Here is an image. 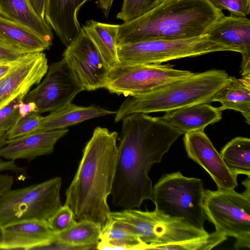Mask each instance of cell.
<instances>
[{
  "mask_svg": "<svg viewBox=\"0 0 250 250\" xmlns=\"http://www.w3.org/2000/svg\"><path fill=\"white\" fill-rule=\"evenodd\" d=\"M122 121L110 195L115 207L134 208L152 200L148 172L183 134L161 117L147 114H131Z\"/></svg>",
  "mask_w": 250,
  "mask_h": 250,
  "instance_id": "obj_1",
  "label": "cell"
},
{
  "mask_svg": "<svg viewBox=\"0 0 250 250\" xmlns=\"http://www.w3.org/2000/svg\"><path fill=\"white\" fill-rule=\"evenodd\" d=\"M118 133L98 126L83 150L75 176L65 191L64 205L76 221L89 220L102 228L109 219L107 199L116 164Z\"/></svg>",
  "mask_w": 250,
  "mask_h": 250,
  "instance_id": "obj_2",
  "label": "cell"
},
{
  "mask_svg": "<svg viewBox=\"0 0 250 250\" xmlns=\"http://www.w3.org/2000/svg\"><path fill=\"white\" fill-rule=\"evenodd\" d=\"M224 16L208 0H161L147 13L119 25L117 45L201 36Z\"/></svg>",
  "mask_w": 250,
  "mask_h": 250,
  "instance_id": "obj_3",
  "label": "cell"
},
{
  "mask_svg": "<svg viewBox=\"0 0 250 250\" xmlns=\"http://www.w3.org/2000/svg\"><path fill=\"white\" fill-rule=\"evenodd\" d=\"M229 77L224 70L210 69L195 73L145 94L128 96L116 111L115 122L133 113L167 112L195 104L210 103Z\"/></svg>",
  "mask_w": 250,
  "mask_h": 250,
  "instance_id": "obj_4",
  "label": "cell"
},
{
  "mask_svg": "<svg viewBox=\"0 0 250 250\" xmlns=\"http://www.w3.org/2000/svg\"><path fill=\"white\" fill-rule=\"evenodd\" d=\"M205 190L201 179L186 177L177 171L165 174L159 179L153 187L152 201L158 211L204 229Z\"/></svg>",
  "mask_w": 250,
  "mask_h": 250,
  "instance_id": "obj_5",
  "label": "cell"
},
{
  "mask_svg": "<svg viewBox=\"0 0 250 250\" xmlns=\"http://www.w3.org/2000/svg\"><path fill=\"white\" fill-rule=\"evenodd\" d=\"M121 223L139 238L144 250H161L166 246L198 239L208 234L205 229H198L182 219L156 209H127L121 216Z\"/></svg>",
  "mask_w": 250,
  "mask_h": 250,
  "instance_id": "obj_6",
  "label": "cell"
},
{
  "mask_svg": "<svg viewBox=\"0 0 250 250\" xmlns=\"http://www.w3.org/2000/svg\"><path fill=\"white\" fill-rule=\"evenodd\" d=\"M241 193L234 189L205 190L203 207L216 231L236 239V250L250 248V187Z\"/></svg>",
  "mask_w": 250,
  "mask_h": 250,
  "instance_id": "obj_7",
  "label": "cell"
},
{
  "mask_svg": "<svg viewBox=\"0 0 250 250\" xmlns=\"http://www.w3.org/2000/svg\"><path fill=\"white\" fill-rule=\"evenodd\" d=\"M232 48L210 40L207 34L188 39L157 40L117 45L120 63H162Z\"/></svg>",
  "mask_w": 250,
  "mask_h": 250,
  "instance_id": "obj_8",
  "label": "cell"
},
{
  "mask_svg": "<svg viewBox=\"0 0 250 250\" xmlns=\"http://www.w3.org/2000/svg\"><path fill=\"white\" fill-rule=\"evenodd\" d=\"M62 179L11 189L0 197V225L28 220L48 221L62 206Z\"/></svg>",
  "mask_w": 250,
  "mask_h": 250,
  "instance_id": "obj_9",
  "label": "cell"
},
{
  "mask_svg": "<svg viewBox=\"0 0 250 250\" xmlns=\"http://www.w3.org/2000/svg\"><path fill=\"white\" fill-rule=\"evenodd\" d=\"M170 64L120 63L109 70L105 88L125 96H135L155 90L195 72L179 70Z\"/></svg>",
  "mask_w": 250,
  "mask_h": 250,
  "instance_id": "obj_10",
  "label": "cell"
},
{
  "mask_svg": "<svg viewBox=\"0 0 250 250\" xmlns=\"http://www.w3.org/2000/svg\"><path fill=\"white\" fill-rule=\"evenodd\" d=\"M42 83L25 95V102H33L41 114L55 111L72 103L76 95L84 90L62 58L48 67Z\"/></svg>",
  "mask_w": 250,
  "mask_h": 250,
  "instance_id": "obj_11",
  "label": "cell"
},
{
  "mask_svg": "<svg viewBox=\"0 0 250 250\" xmlns=\"http://www.w3.org/2000/svg\"><path fill=\"white\" fill-rule=\"evenodd\" d=\"M75 78L84 90L104 88L109 70L97 47L83 30L62 53Z\"/></svg>",
  "mask_w": 250,
  "mask_h": 250,
  "instance_id": "obj_12",
  "label": "cell"
},
{
  "mask_svg": "<svg viewBox=\"0 0 250 250\" xmlns=\"http://www.w3.org/2000/svg\"><path fill=\"white\" fill-rule=\"evenodd\" d=\"M184 135L188 155L210 175L218 189H234L238 186L237 176L228 168L204 130L190 131Z\"/></svg>",
  "mask_w": 250,
  "mask_h": 250,
  "instance_id": "obj_13",
  "label": "cell"
},
{
  "mask_svg": "<svg viewBox=\"0 0 250 250\" xmlns=\"http://www.w3.org/2000/svg\"><path fill=\"white\" fill-rule=\"evenodd\" d=\"M48 67L44 53H31L0 80V108L17 97L26 95L32 86L41 83Z\"/></svg>",
  "mask_w": 250,
  "mask_h": 250,
  "instance_id": "obj_14",
  "label": "cell"
},
{
  "mask_svg": "<svg viewBox=\"0 0 250 250\" xmlns=\"http://www.w3.org/2000/svg\"><path fill=\"white\" fill-rule=\"evenodd\" d=\"M211 40L241 54L240 73L250 75V20L247 17L225 15L206 32Z\"/></svg>",
  "mask_w": 250,
  "mask_h": 250,
  "instance_id": "obj_15",
  "label": "cell"
},
{
  "mask_svg": "<svg viewBox=\"0 0 250 250\" xmlns=\"http://www.w3.org/2000/svg\"><path fill=\"white\" fill-rule=\"evenodd\" d=\"M0 250L37 249L54 243L55 233L47 221L28 220L2 226Z\"/></svg>",
  "mask_w": 250,
  "mask_h": 250,
  "instance_id": "obj_16",
  "label": "cell"
},
{
  "mask_svg": "<svg viewBox=\"0 0 250 250\" xmlns=\"http://www.w3.org/2000/svg\"><path fill=\"white\" fill-rule=\"evenodd\" d=\"M68 132L67 128L37 131L30 134L8 140L0 148V158L14 161H32L37 157L52 153L57 142Z\"/></svg>",
  "mask_w": 250,
  "mask_h": 250,
  "instance_id": "obj_17",
  "label": "cell"
},
{
  "mask_svg": "<svg viewBox=\"0 0 250 250\" xmlns=\"http://www.w3.org/2000/svg\"><path fill=\"white\" fill-rule=\"evenodd\" d=\"M90 0H46L45 20L67 47L82 30L78 21L81 7Z\"/></svg>",
  "mask_w": 250,
  "mask_h": 250,
  "instance_id": "obj_18",
  "label": "cell"
},
{
  "mask_svg": "<svg viewBox=\"0 0 250 250\" xmlns=\"http://www.w3.org/2000/svg\"><path fill=\"white\" fill-rule=\"evenodd\" d=\"M222 111L208 103L195 104L166 112L161 118L182 134L204 130L209 125L219 122Z\"/></svg>",
  "mask_w": 250,
  "mask_h": 250,
  "instance_id": "obj_19",
  "label": "cell"
},
{
  "mask_svg": "<svg viewBox=\"0 0 250 250\" xmlns=\"http://www.w3.org/2000/svg\"><path fill=\"white\" fill-rule=\"evenodd\" d=\"M115 113L100 106H83L70 103L43 116L38 131L66 129L86 120Z\"/></svg>",
  "mask_w": 250,
  "mask_h": 250,
  "instance_id": "obj_20",
  "label": "cell"
},
{
  "mask_svg": "<svg viewBox=\"0 0 250 250\" xmlns=\"http://www.w3.org/2000/svg\"><path fill=\"white\" fill-rule=\"evenodd\" d=\"M221 104V111L231 109L239 112L250 125V75L237 78L229 76L228 82L213 95L211 103Z\"/></svg>",
  "mask_w": 250,
  "mask_h": 250,
  "instance_id": "obj_21",
  "label": "cell"
},
{
  "mask_svg": "<svg viewBox=\"0 0 250 250\" xmlns=\"http://www.w3.org/2000/svg\"><path fill=\"white\" fill-rule=\"evenodd\" d=\"M0 15L28 28L52 45L51 27L34 12L28 0H0Z\"/></svg>",
  "mask_w": 250,
  "mask_h": 250,
  "instance_id": "obj_22",
  "label": "cell"
},
{
  "mask_svg": "<svg viewBox=\"0 0 250 250\" xmlns=\"http://www.w3.org/2000/svg\"><path fill=\"white\" fill-rule=\"evenodd\" d=\"M0 40L27 53L42 52L51 46L33 31L0 15Z\"/></svg>",
  "mask_w": 250,
  "mask_h": 250,
  "instance_id": "obj_23",
  "label": "cell"
},
{
  "mask_svg": "<svg viewBox=\"0 0 250 250\" xmlns=\"http://www.w3.org/2000/svg\"><path fill=\"white\" fill-rule=\"evenodd\" d=\"M119 26L91 20L82 27L97 47L109 70L120 64L117 43Z\"/></svg>",
  "mask_w": 250,
  "mask_h": 250,
  "instance_id": "obj_24",
  "label": "cell"
},
{
  "mask_svg": "<svg viewBox=\"0 0 250 250\" xmlns=\"http://www.w3.org/2000/svg\"><path fill=\"white\" fill-rule=\"evenodd\" d=\"M102 227L89 220L77 221L69 229L56 233L54 243L74 249H88L100 241Z\"/></svg>",
  "mask_w": 250,
  "mask_h": 250,
  "instance_id": "obj_25",
  "label": "cell"
},
{
  "mask_svg": "<svg viewBox=\"0 0 250 250\" xmlns=\"http://www.w3.org/2000/svg\"><path fill=\"white\" fill-rule=\"evenodd\" d=\"M230 172L250 176V139L237 137L228 142L220 153Z\"/></svg>",
  "mask_w": 250,
  "mask_h": 250,
  "instance_id": "obj_26",
  "label": "cell"
},
{
  "mask_svg": "<svg viewBox=\"0 0 250 250\" xmlns=\"http://www.w3.org/2000/svg\"><path fill=\"white\" fill-rule=\"evenodd\" d=\"M161 0H123L117 18L124 22L132 21L155 7Z\"/></svg>",
  "mask_w": 250,
  "mask_h": 250,
  "instance_id": "obj_27",
  "label": "cell"
},
{
  "mask_svg": "<svg viewBox=\"0 0 250 250\" xmlns=\"http://www.w3.org/2000/svg\"><path fill=\"white\" fill-rule=\"evenodd\" d=\"M227 237L215 231L208 235L194 240L164 246L161 250H210L225 241Z\"/></svg>",
  "mask_w": 250,
  "mask_h": 250,
  "instance_id": "obj_28",
  "label": "cell"
},
{
  "mask_svg": "<svg viewBox=\"0 0 250 250\" xmlns=\"http://www.w3.org/2000/svg\"><path fill=\"white\" fill-rule=\"evenodd\" d=\"M115 240L127 242L135 250H143V245L133 234L108 220L102 228L100 240Z\"/></svg>",
  "mask_w": 250,
  "mask_h": 250,
  "instance_id": "obj_29",
  "label": "cell"
},
{
  "mask_svg": "<svg viewBox=\"0 0 250 250\" xmlns=\"http://www.w3.org/2000/svg\"><path fill=\"white\" fill-rule=\"evenodd\" d=\"M43 116L32 113L21 117L14 125L6 132L8 140L22 137L38 131Z\"/></svg>",
  "mask_w": 250,
  "mask_h": 250,
  "instance_id": "obj_30",
  "label": "cell"
},
{
  "mask_svg": "<svg viewBox=\"0 0 250 250\" xmlns=\"http://www.w3.org/2000/svg\"><path fill=\"white\" fill-rule=\"evenodd\" d=\"M26 95H21L0 108V132L6 133L21 117L19 104Z\"/></svg>",
  "mask_w": 250,
  "mask_h": 250,
  "instance_id": "obj_31",
  "label": "cell"
},
{
  "mask_svg": "<svg viewBox=\"0 0 250 250\" xmlns=\"http://www.w3.org/2000/svg\"><path fill=\"white\" fill-rule=\"evenodd\" d=\"M76 222L72 210L66 205L62 206L47 221L49 227L55 234L69 229Z\"/></svg>",
  "mask_w": 250,
  "mask_h": 250,
  "instance_id": "obj_32",
  "label": "cell"
},
{
  "mask_svg": "<svg viewBox=\"0 0 250 250\" xmlns=\"http://www.w3.org/2000/svg\"><path fill=\"white\" fill-rule=\"evenodd\" d=\"M215 8L227 10L231 16L247 17L250 13V0H208Z\"/></svg>",
  "mask_w": 250,
  "mask_h": 250,
  "instance_id": "obj_33",
  "label": "cell"
},
{
  "mask_svg": "<svg viewBox=\"0 0 250 250\" xmlns=\"http://www.w3.org/2000/svg\"><path fill=\"white\" fill-rule=\"evenodd\" d=\"M30 53H32L26 52L0 40V62L20 61L27 57Z\"/></svg>",
  "mask_w": 250,
  "mask_h": 250,
  "instance_id": "obj_34",
  "label": "cell"
},
{
  "mask_svg": "<svg viewBox=\"0 0 250 250\" xmlns=\"http://www.w3.org/2000/svg\"><path fill=\"white\" fill-rule=\"evenodd\" d=\"M9 171L16 173H25L24 167L17 165L15 161L0 159V171Z\"/></svg>",
  "mask_w": 250,
  "mask_h": 250,
  "instance_id": "obj_35",
  "label": "cell"
},
{
  "mask_svg": "<svg viewBox=\"0 0 250 250\" xmlns=\"http://www.w3.org/2000/svg\"><path fill=\"white\" fill-rule=\"evenodd\" d=\"M34 12L41 19L45 20V7L46 0H28Z\"/></svg>",
  "mask_w": 250,
  "mask_h": 250,
  "instance_id": "obj_36",
  "label": "cell"
},
{
  "mask_svg": "<svg viewBox=\"0 0 250 250\" xmlns=\"http://www.w3.org/2000/svg\"><path fill=\"white\" fill-rule=\"evenodd\" d=\"M28 56L27 57H28ZM27 57L22 60L18 61L9 62H0V80H1L3 77H4L8 73H9L13 68H14L19 63L23 61Z\"/></svg>",
  "mask_w": 250,
  "mask_h": 250,
  "instance_id": "obj_37",
  "label": "cell"
},
{
  "mask_svg": "<svg viewBox=\"0 0 250 250\" xmlns=\"http://www.w3.org/2000/svg\"><path fill=\"white\" fill-rule=\"evenodd\" d=\"M37 111V106L33 102H25L23 100L19 104V111L21 117L32 113H36Z\"/></svg>",
  "mask_w": 250,
  "mask_h": 250,
  "instance_id": "obj_38",
  "label": "cell"
},
{
  "mask_svg": "<svg viewBox=\"0 0 250 250\" xmlns=\"http://www.w3.org/2000/svg\"><path fill=\"white\" fill-rule=\"evenodd\" d=\"M114 0H97L99 7L101 8L105 17H107Z\"/></svg>",
  "mask_w": 250,
  "mask_h": 250,
  "instance_id": "obj_39",
  "label": "cell"
},
{
  "mask_svg": "<svg viewBox=\"0 0 250 250\" xmlns=\"http://www.w3.org/2000/svg\"><path fill=\"white\" fill-rule=\"evenodd\" d=\"M7 140L6 133L0 132V148L6 145Z\"/></svg>",
  "mask_w": 250,
  "mask_h": 250,
  "instance_id": "obj_40",
  "label": "cell"
},
{
  "mask_svg": "<svg viewBox=\"0 0 250 250\" xmlns=\"http://www.w3.org/2000/svg\"><path fill=\"white\" fill-rule=\"evenodd\" d=\"M2 237V226L0 225V243L1 241Z\"/></svg>",
  "mask_w": 250,
  "mask_h": 250,
  "instance_id": "obj_41",
  "label": "cell"
}]
</instances>
